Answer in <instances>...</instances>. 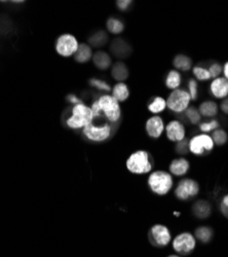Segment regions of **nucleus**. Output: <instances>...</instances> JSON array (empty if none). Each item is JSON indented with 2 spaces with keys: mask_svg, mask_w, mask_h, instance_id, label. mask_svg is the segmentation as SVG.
Masks as SVG:
<instances>
[{
  "mask_svg": "<svg viewBox=\"0 0 228 257\" xmlns=\"http://www.w3.org/2000/svg\"><path fill=\"white\" fill-rule=\"evenodd\" d=\"M190 100L191 98L188 92H186L185 90L177 89L174 90L172 94L169 96L167 100V106L173 112L181 113L186 111V109L188 108Z\"/></svg>",
  "mask_w": 228,
  "mask_h": 257,
  "instance_id": "nucleus-5",
  "label": "nucleus"
},
{
  "mask_svg": "<svg viewBox=\"0 0 228 257\" xmlns=\"http://www.w3.org/2000/svg\"><path fill=\"white\" fill-rule=\"evenodd\" d=\"M182 81V77L181 74L176 71V70H171L168 75L167 78H165V85L171 90H177Z\"/></svg>",
  "mask_w": 228,
  "mask_h": 257,
  "instance_id": "nucleus-24",
  "label": "nucleus"
},
{
  "mask_svg": "<svg viewBox=\"0 0 228 257\" xmlns=\"http://www.w3.org/2000/svg\"><path fill=\"white\" fill-rule=\"evenodd\" d=\"M167 107V101H164L160 97H156L149 105H148V109L152 113H159L163 111Z\"/></svg>",
  "mask_w": 228,
  "mask_h": 257,
  "instance_id": "nucleus-27",
  "label": "nucleus"
},
{
  "mask_svg": "<svg viewBox=\"0 0 228 257\" xmlns=\"http://www.w3.org/2000/svg\"><path fill=\"white\" fill-rule=\"evenodd\" d=\"M130 96V91L128 85L123 82H119L114 85V88L112 90V97L117 101V102H123L126 101Z\"/></svg>",
  "mask_w": 228,
  "mask_h": 257,
  "instance_id": "nucleus-18",
  "label": "nucleus"
},
{
  "mask_svg": "<svg viewBox=\"0 0 228 257\" xmlns=\"http://www.w3.org/2000/svg\"><path fill=\"white\" fill-rule=\"evenodd\" d=\"M213 148L214 141L206 134L196 135L189 141V151L195 156H202L205 152H211Z\"/></svg>",
  "mask_w": 228,
  "mask_h": 257,
  "instance_id": "nucleus-8",
  "label": "nucleus"
},
{
  "mask_svg": "<svg viewBox=\"0 0 228 257\" xmlns=\"http://www.w3.org/2000/svg\"><path fill=\"white\" fill-rule=\"evenodd\" d=\"M173 64H174V67L175 68L183 70V71H187V70H189L191 68L192 61H191V59L189 57L180 54V55H177L174 58Z\"/></svg>",
  "mask_w": 228,
  "mask_h": 257,
  "instance_id": "nucleus-22",
  "label": "nucleus"
},
{
  "mask_svg": "<svg viewBox=\"0 0 228 257\" xmlns=\"http://www.w3.org/2000/svg\"><path fill=\"white\" fill-rule=\"evenodd\" d=\"M148 184L151 190L156 195H167L173 186V178L171 174L164 171H156L148 178Z\"/></svg>",
  "mask_w": 228,
  "mask_h": 257,
  "instance_id": "nucleus-4",
  "label": "nucleus"
},
{
  "mask_svg": "<svg viewBox=\"0 0 228 257\" xmlns=\"http://www.w3.org/2000/svg\"><path fill=\"white\" fill-rule=\"evenodd\" d=\"M169 257H180V256H177V255H172V256H169Z\"/></svg>",
  "mask_w": 228,
  "mask_h": 257,
  "instance_id": "nucleus-43",
  "label": "nucleus"
},
{
  "mask_svg": "<svg viewBox=\"0 0 228 257\" xmlns=\"http://www.w3.org/2000/svg\"><path fill=\"white\" fill-rule=\"evenodd\" d=\"M189 170V163L187 160L183 158L174 160L170 165L171 173L175 176H183L188 172Z\"/></svg>",
  "mask_w": 228,
  "mask_h": 257,
  "instance_id": "nucleus-16",
  "label": "nucleus"
},
{
  "mask_svg": "<svg viewBox=\"0 0 228 257\" xmlns=\"http://www.w3.org/2000/svg\"><path fill=\"white\" fill-rule=\"evenodd\" d=\"M195 239L189 232H183L175 238L173 247L176 252L181 254H188L195 247Z\"/></svg>",
  "mask_w": 228,
  "mask_h": 257,
  "instance_id": "nucleus-10",
  "label": "nucleus"
},
{
  "mask_svg": "<svg viewBox=\"0 0 228 257\" xmlns=\"http://www.w3.org/2000/svg\"><path fill=\"white\" fill-rule=\"evenodd\" d=\"M174 215H175V216H179V215H180V213H179V212H175V213H174Z\"/></svg>",
  "mask_w": 228,
  "mask_h": 257,
  "instance_id": "nucleus-42",
  "label": "nucleus"
},
{
  "mask_svg": "<svg viewBox=\"0 0 228 257\" xmlns=\"http://www.w3.org/2000/svg\"><path fill=\"white\" fill-rule=\"evenodd\" d=\"M189 149V142L187 139H183L182 141L178 142L176 145V151L178 154H186Z\"/></svg>",
  "mask_w": 228,
  "mask_h": 257,
  "instance_id": "nucleus-35",
  "label": "nucleus"
},
{
  "mask_svg": "<svg viewBox=\"0 0 228 257\" xmlns=\"http://www.w3.org/2000/svg\"><path fill=\"white\" fill-rule=\"evenodd\" d=\"M223 72H224L225 78L228 80V62L225 64L224 67H223Z\"/></svg>",
  "mask_w": 228,
  "mask_h": 257,
  "instance_id": "nucleus-41",
  "label": "nucleus"
},
{
  "mask_svg": "<svg viewBox=\"0 0 228 257\" xmlns=\"http://www.w3.org/2000/svg\"><path fill=\"white\" fill-rule=\"evenodd\" d=\"M195 235H196V238L199 241H201L203 243H208L211 240V238H212L213 231H212V229L210 227L201 226V227H198L195 230Z\"/></svg>",
  "mask_w": 228,
  "mask_h": 257,
  "instance_id": "nucleus-28",
  "label": "nucleus"
},
{
  "mask_svg": "<svg viewBox=\"0 0 228 257\" xmlns=\"http://www.w3.org/2000/svg\"><path fill=\"white\" fill-rule=\"evenodd\" d=\"M193 213L198 218H206L211 213V207L205 201H198L193 205Z\"/></svg>",
  "mask_w": 228,
  "mask_h": 257,
  "instance_id": "nucleus-20",
  "label": "nucleus"
},
{
  "mask_svg": "<svg viewBox=\"0 0 228 257\" xmlns=\"http://www.w3.org/2000/svg\"><path fill=\"white\" fill-rule=\"evenodd\" d=\"M221 210H222L224 215L228 217V195H226V196L223 198V200H222Z\"/></svg>",
  "mask_w": 228,
  "mask_h": 257,
  "instance_id": "nucleus-37",
  "label": "nucleus"
},
{
  "mask_svg": "<svg viewBox=\"0 0 228 257\" xmlns=\"http://www.w3.org/2000/svg\"><path fill=\"white\" fill-rule=\"evenodd\" d=\"M164 123L161 117L152 116L146 122V132L151 138H159L164 130Z\"/></svg>",
  "mask_w": 228,
  "mask_h": 257,
  "instance_id": "nucleus-13",
  "label": "nucleus"
},
{
  "mask_svg": "<svg viewBox=\"0 0 228 257\" xmlns=\"http://www.w3.org/2000/svg\"><path fill=\"white\" fill-rule=\"evenodd\" d=\"M198 184L192 179H183L179 182L175 195L179 200L186 201L195 197L198 194Z\"/></svg>",
  "mask_w": 228,
  "mask_h": 257,
  "instance_id": "nucleus-9",
  "label": "nucleus"
},
{
  "mask_svg": "<svg viewBox=\"0 0 228 257\" xmlns=\"http://www.w3.org/2000/svg\"><path fill=\"white\" fill-rule=\"evenodd\" d=\"M213 141L214 143H216L217 145H223L226 143L228 137L225 131L221 130V128H218L214 133H213Z\"/></svg>",
  "mask_w": 228,
  "mask_h": 257,
  "instance_id": "nucleus-31",
  "label": "nucleus"
},
{
  "mask_svg": "<svg viewBox=\"0 0 228 257\" xmlns=\"http://www.w3.org/2000/svg\"><path fill=\"white\" fill-rule=\"evenodd\" d=\"M199 113L205 117H213L218 112L217 104L213 101H205L199 106Z\"/></svg>",
  "mask_w": 228,
  "mask_h": 257,
  "instance_id": "nucleus-21",
  "label": "nucleus"
},
{
  "mask_svg": "<svg viewBox=\"0 0 228 257\" xmlns=\"http://www.w3.org/2000/svg\"><path fill=\"white\" fill-rule=\"evenodd\" d=\"M92 111L94 118L104 116L111 123L114 124L120 119L121 111L119 103L109 95H103L93 103Z\"/></svg>",
  "mask_w": 228,
  "mask_h": 257,
  "instance_id": "nucleus-1",
  "label": "nucleus"
},
{
  "mask_svg": "<svg viewBox=\"0 0 228 257\" xmlns=\"http://www.w3.org/2000/svg\"><path fill=\"white\" fill-rule=\"evenodd\" d=\"M112 76L118 80V81H122L124 79H127L129 76V70L128 67L124 65L122 62H117L115 65L112 68V72H111Z\"/></svg>",
  "mask_w": 228,
  "mask_h": 257,
  "instance_id": "nucleus-23",
  "label": "nucleus"
},
{
  "mask_svg": "<svg viewBox=\"0 0 228 257\" xmlns=\"http://www.w3.org/2000/svg\"><path fill=\"white\" fill-rule=\"evenodd\" d=\"M90 83H91L92 87H94V88H96L98 90L106 91V92L110 91V85L107 82L103 81V80H100V79H97V78H92L90 80Z\"/></svg>",
  "mask_w": 228,
  "mask_h": 257,
  "instance_id": "nucleus-32",
  "label": "nucleus"
},
{
  "mask_svg": "<svg viewBox=\"0 0 228 257\" xmlns=\"http://www.w3.org/2000/svg\"><path fill=\"white\" fill-rule=\"evenodd\" d=\"M75 61L78 63H87L92 58V49L87 44H81L74 55Z\"/></svg>",
  "mask_w": 228,
  "mask_h": 257,
  "instance_id": "nucleus-19",
  "label": "nucleus"
},
{
  "mask_svg": "<svg viewBox=\"0 0 228 257\" xmlns=\"http://www.w3.org/2000/svg\"><path fill=\"white\" fill-rule=\"evenodd\" d=\"M221 109H222V111H223L224 113L228 114V98L222 102V104H221Z\"/></svg>",
  "mask_w": 228,
  "mask_h": 257,
  "instance_id": "nucleus-40",
  "label": "nucleus"
},
{
  "mask_svg": "<svg viewBox=\"0 0 228 257\" xmlns=\"http://www.w3.org/2000/svg\"><path fill=\"white\" fill-rule=\"evenodd\" d=\"M93 61H94V64L96 65V67H98L99 69H102V70L108 69L109 66L111 65V58L105 52H97L94 56Z\"/></svg>",
  "mask_w": 228,
  "mask_h": 257,
  "instance_id": "nucleus-17",
  "label": "nucleus"
},
{
  "mask_svg": "<svg viewBox=\"0 0 228 257\" xmlns=\"http://www.w3.org/2000/svg\"><path fill=\"white\" fill-rule=\"evenodd\" d=\"M167 137L173 142H180L185 138V127L179 120H172L165 126Z\"/></svg>",
  "mask_w": 228,
  "mask_h": 257,
  "instance_id": "nucleus-12",
  "label": "nucleus"
},
{
  "mask_svg": "<svg viewBox=\"0 0 228 257\" xmlns=\"http://www.w3.org/2000/svg\"><path fill=\"white\" fill-rule=\"evenodd\" d=\"M211 94L218 98L223 99L228 96V80L225 77H217L215 78L210 87Z\"/></svg>",
  "mask_w": 228,
  "mask_h": 257,
  "instance_id": "nucleus-14",
  "label": "nucleus"
},
{
  "mask_svg": "<svg viewBox=\"0 0 228 257\" xmlns=\"http://www.w3.org/2000/svg\"><path fill=\"white\" fill-rule=\"evenodd\" d=\"M116 5H117V8L119 9V10H121V11H127L130 7H131V5H132V2H117L116 3Z\"/></svg>",
  "mask_w": 228,
  "mask_h": 257,
  "instance_id": "nucleus-38",
  "label": "nucleus"
},
{
  "mask_svg": "<svg viewBox=\"0 0 228 257\" xmlns=\"http://www.w3.org/2000/svg\"><path fill=\"white\" fill-rule=\"evenodd\" d=\"M107 40H108V36L104 31H98L89 38L90 44L96 48L103 47L106 44Z\"/></svg>",
  "mask_w": 228,
  "mask_h": 257,
  "instance_id": "nucleus-25",
  "label": "nucleus"
},
{
  "mask_svg": "<svg viewBox=\"0 0 228 257\" xmlns=\"http://www.w3.org/2000/svg\"><path fill=\"white\" fill-rule=\"evenodd\" d=\"M127 167L134 174H146L152 169L150 156L145 151H138L131 155L127 161Z\"/></svg>",
  "mask_w": 228,
  "mask_h": 257,
  "instance_id": "nucleus-3",
  "label": "nucleus"
},
{
  "mask_svg": "<svg viewBox=\"0 0 228 257\" xmlns=\"http://www.w3.org/2000/svg\"><path fill=\"white\" fill-rule=\"evenodd\" d=\"M193 74H194V76L196 77V79L201 80V81H203V80H209L210 78H212V77H211V74H210V72H209V70L203 68V67H201V66H195V67L193 68Z\"/></svg>",
  "mask_w": 228,
  "mask_h": 257,
  "instance_id": "nucleus-29",
  "label": "nucleus"
},
{
  "mask_svg": "<svg viewBox=\"0 0 228 257\" xmlns=\"http://www.w3.org/2000/svg\"><path fill=\"white\" fill-rule=\"evenodd\" d=\"M107 29L112 34H119L123 31L124 25L120 20H118L116 18H110L107 21Z\"/></svg>",
  "mask_w": 228,
  "mask_h": 257,
  "instance_id": "nucleus-26",
  "label": "nucleus"
},
{
  "mask_svg": "<svg viewBox=\"0 0 228 257\" xmlns=\"http://www.w3.org/2000/svg\"><path fill=\"white\" fill-rule=\"evenodd\" d=\"M186 117L188 118V120L191 123L196 124L200 120V113L197 109L194 108V107H188V108L186 109Z\"/></svg>",
  "mask_w": 228,
  "mask_h": 257,
  "instance_id": "nucleus-30",
  "label": "nucleus"
},
{
  "mask_svg": "<svg viewBox=\"0 0 228 257\" xmlns=\"http://www.w3.org/2000/svg\"><path fill=\"white\" fill-rule=\"evenodd\" d=\"M67 100L70 102V103H73V104H80L81 103V101L78 99V98H76L74 95H70V96H68L67 97Z\"/></svg>",
  "mask_w": 228,
  "mask_h": 257,
  "instance_id": "nucleus-39",
  "label": "nucleus"
},
{
  "mask_svg": "<svg viewBox=\"0 0 228 257\" xmlns=\"http://www.w3.org/2000/svg\"><path fill=\"white\" fill-rule=\"evenodd\" d=\"M71 112V116L67 119V125L71 128L85 127L94 120L92 109L82 103L75 105Z\"/></svg>",
  "mask_w": 228,
  "mask_h": 257,
  "instance_id": "nucleus-2",
  "label": "nucleus"
},
{
  "mask_svg": "<svg viewBox=\"0 0 228 257\" xmlns=\"http://www.w3.org/2000/svg\"><path fill=\"white\" fill-rule=\"evenodd\" d=\"M150 237L157 246H167L171 242V233L167 226L156 224L150 230Z\"/></svg>",
  "mask_w": 228,
  "mask_h": 257,
  "instance_id": "nucleus-11",
  "label": "nucleus"
},
{
  "mask_svg": "<svg viewBox=\"0 0 228 257\" xmlns=\"http://www.w3.org/2000/svg\"><path fill=\"white\" fill-rule=\"evenodd\" d=\"M78 42L76 38L71 34L61 35L56 44V51L59 55L63 57H70L75 55L78 50Z\"/></svg>",
  "mask_w": 228,
  "mask_h": 257,
  "instance_id": "nucleus-7",
  "label": "nucleus"
},
{
  "mask_svg": "<svg viewBox=\"0 0 228 257\" xmlns=\"http://www.w3.org/2000/svg\"><path fill=\"white\" fill-rule=\"evenodd\" d=\"M188 90H189V95L190 98L192 100H196L197 98V94H198V84L196 82V80L194 79H190L188 82Z\"/></svg>",
  "mask_w": 228,
  "mask_h": 257,
  "instance_id": "nucleus-34",
  "label": "nucleus"
},
{
  "mask_svg": "<svg viewBox=\"0 0 228 257\" xmlns=\"http://www.w3.org/2000/svg\"><path fill=\"white\" fill-rule=\"evenodd\" d=\"M222 71H223V67L220 65L219 63H213L209 68L211 77H215V78H217L221 74Z\"/></svg>",
  "mask_w": 228,
  "mask_h": 257,
  "instance_id": "nucleus-36",
  "label": "nucleus"
},
{
  "mask_svg": "<svg viewBox=\"0 0 228 257\" xmlns=\"http://www.w3.org/2000/svg\"><path fill=\"white\" fill-rule=\"evenodd\" d=\"M111 132V124L107 122L102 124H95L94 122H91L84 127V135L89 140L94 142H102L107 140L110 137Z\"/></svg>",
  "mask_w": 228,
  "mask_h": 257,
  "instance_id": "nucleus-6",
  "label": "nucleus"
},
{
  "mask_svg": "<svg viewBox=\"0 0 228 257\" xmlns=\"http://www.w3.org/2000/svg\"><path fill=\"white\" fill-rule=\"evenodd\" d=\"M110 50L113 53V55H115L117 58H120V59L128 57L132 51L128 42H126L123 39H120V38H117L112 42Z\"/></svg>",
  "mask_w": 228,
  "mask_h": 257,
  "instance_id": "nucleus-15",
  "label": "nucleus"
},
{
  "mask_svg": "<svg viewBox=\"0 0 228 257\" xmlns=\"http://www.w3.org/2000/svg\"><path fill=\"white\" fill-rule=\"evenodd\" d=\"M219 126V122L215 119H212L211 121H208V122H203L199 125V128L204 132V133H208V132H211L213 130H216V128Z\"/></svg>",
  "mask_w": 228,
  "mask_h": 257,
  "instance_id": "nucleus-33",
  "label": "nucleus"
}]
</instances>
